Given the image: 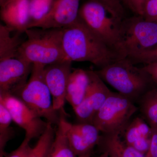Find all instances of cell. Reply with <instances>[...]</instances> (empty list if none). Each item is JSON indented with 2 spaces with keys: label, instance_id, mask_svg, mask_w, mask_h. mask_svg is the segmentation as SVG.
<instances>
[{
  "label": "cell",
  "instance_id": "obj_1",
  "mask_svg": "<svg viewBox=\"0 0 157 157\" xmlns=\"http://www.w3.org/2000/svg\"><path fill=\"white\" fill-rule=\"evenodd\" d=\"M63 29V44L67 59L88 62L101 68L122 59L87 26L78 16Z\"/></svg>",
  "mask_w": 157,
  "mask_h": 157
},
{
  "label": "cell",
  "instance_id": "obj_2",
  "mask_svg": "<svg viewBox=\"0 0 157 157\" xmlns=\"http://www.w3.org/2000/svg\"><path fill=\"white\" fill-rule=\"evenodd\" d=\"M27 39L18 57L33 64L47 66L67 59L63 44V29L34 27L25 32Z\"/></svg>",
  "mask_w": 157,
  "mask_h": 157
},
{
  "label": "cell",
  "instance_id": "obj_3",
  "mask_svg": "<svg viewBox=\"0 0 157 157\" xmlns=\"http://www.w3.org/2000/svg\"><path fill=\"white\" fill-rule=\"evenodd\" d=\"M95 71L103 81L133 102L141 98L153 82L142 67H136L127 58Z\"/></svg>",
  "mask_w": 157,
  "mask_h": 157
},
{
  "label": "cell",
  "instance_id": "obj_4",
  "mask_svg": "<svg viewBox=\"0 0 157 157\" xmlns=\"http://www.w3.org/2000/svg\"><path fill=\"white\" fill-rule=\"evenodd\" d=\"M45 66L33 64L30 78L17 93L20 98L35 113L44 118L48 123L57 125L60 113L54 109L52 97L44 76Z\"/></svg>",
  "mask_w": 157,
  "mask_h": 157
},
{
  "label": "cell",
  "instance_id": "obj_5",
  "mask_svg": "<svg viewBox=\"0 0 157 157\" xmlns=\"http://www.w3.org/2000/svg\"><path fill=\"white\" fill-rule=\"evenodd\" d=\"M79 16L93 33L122 58L121 29L122 21L102 5L88 0L80 7Z\"/></svg>",
  "mask_w": 157,
  "mask_h": 157
},
{
  "label": "cell",
  "instance_id": "obj_6",
  "mask_svg": "<svg viewBox=\"0 0 157 157\" xmlns=\"http://www.w3.org/2000/svg\"><path fill=\"white\" fill-rule=\"evenodd\" d=\"M138 108L127 97L112 92L95 115L92 124L105 135H121Z\"/></svg>",
  "mask_w": 157,
  "mask_h": 157
},
{
  "label": "cell",
  "instance_id": "obj_7",
  "mask_svg": "<svg viewBox=\"0 0 157 157\" xmlns=\"http://www.w3.org/2000/svg\"><path fill=\"white\" fill-rule=\"evenodd\" d=\"M122 55L127 58L157 45V22L136 15L124 18L121 29Z\"/></svg>",
  "mask_w": 157,
  "mask_h": 157
},
{
  "label": "cell",
  "instance_id": "obj_8",
  "mask_svg": "<svg viewBox=\"0 0 157 157\" xmlns=\"http://www.w3.org/2000/svg\"><path fill=\"white\" fill-rule=\"evenodd\" d=\"M0 103L11 114L12 121L25 131V137L29 140L39 138L45 132L48 123L42 120L20 98L14 95L0 93Z\"/></svg>",
  "mask_w": 157,
  "mask_h": 157
},
{
  "label": "cell",
  "instance_id": "obj_9",
  "mask_svg": "<svg viewBox=\"0 0 157 157\" xmlns=\"http://www.w3.org/2000/svg\"><path fill=\"white\" fill-rule=\"evenodd\" d=\"M87 72L89 82L86 94L74 111L80 123L92 124L95 115L112 92L95 71L87 70Z\"/></svg>",
  "mask_w": 157,
  "mask_h": 157
},
{
  "label": "cell",
  "instance_id": "obj_10",
  "mask_svg": "<svg viewBox=\"0 0 157 157\" xmlns=\"http://www.w3.org/2000/svg\"><path fill=\"white\" fill-rule=\"evenodd\" d=\"M33 64L20 57L0 60V93L16 95L28 81Z\"/></svg>",
  "mask_w": 157,
  "mask_h": 157
},
{
  "label": "cell",
  "instance_id": "obj_11",
  "mask_svg": "<svg viewBox=\"0 0 157 157\" xmlns=\"http://www.w3.org/2000/svg\"><path fill=\"white\" fill-rule=\"evenodd\" d=\"M72 64V62L65 60L44 68V78L51 94L54 108L59 113H66L64 106L68 80L73 70Z\"/></svg>",
  "mask_w": 157,
  "mask_h": 157
},
{
  "label": "cell",
  "instance_id": "obj_12",
  "mask_svg": "<svg viewBox=\"0 0 157 157\" xmlns=\"http://www.w3.org/2000/svg\"><path fill=\"white\" fill-rule=\"evenodd\" d=\"M80 1L56 0L48 14L34 25L33 28H63L70 25L79 16Z\"/></svg>",
  "mask_w": 157,
  "mask_h": 157
},
{
  "label": "cell",
  "instance_id": "obj_13",
  "mask_svg": "<svg viewBox=\"0 0 157 157\" xmlns=\"http://www.w3.org/2000/svg\"><path fill=\"white\" fill-rule=\"evenodd\" d=\"M99 130L92 124H71L68 132L70 146L76 156L93 151L100 139Z\"/></svg>",
  "mask_w": 157,
  "mask_h": 157
},
{
  "label": "cell",
  "instance_id": "obj_14",
  "mask_svg": "<svg viewBox=\"0 0 157 157\" xmlns=\"http://www.w3.org/2000/svg\"><path fill=\"white\" fill-rule=\"evenodd\" d=\"M29 0H9L1 6V18L5 25L14 31L25 33L29 29Z\"/></svg>",
  "mask_w": 157,
  "mask_h": 157
},
{
  "label": "cell",
  "instance_id": "obj_15",
  "mask_svg": "<svg viewBox=\"0 0 157 157\" xmlns=\"http://www.w3.org/2000/svg\"><path fill=\"white\" fill-rule=\"evenodd\" d=\"M89 82L87 70H72L67 86L66 101L74 110L81 104L86 94Z\"/></svg>",
  "mask_w": 157,
  "mask_h": 157
},
{
  "label": "cell",
  "instance_id": "obj_16",
  "mask_svg": "<svg viewBox=\"0 0 157 157\" xmlns=\"http://www.w3.org/2000/svg\"><path fill=\"white\" fill-rule=\"evenodd\" d=\"M67 113H60L59 122L48 157H77L70 146L68 132L71 123L66 118Z\"/></svg>",
  "mask_w": 157,
  "mask_h": 157
},
{
  "label": "cell",
  "instance_id": "obj_17",
  "mask_svg": "<svg viewBox=\"0 0 157 157\" xmlns=\"http://www.w3.org/2000/svg\"><path fill=\"white\" fill-rule=\"evenodd\" d=\"M14 31L8 26L0 25V60L4 59L18 57V49L23 42H21L19 35L12 36L11 33Z\"/></svg>",
  "mask_w": 157,
  "mask_h": 157
},
{
  "label": "cell",
  "instance_id": "obj_18",
  "mask_svg": "<svg viewBox=\"0 0 157 157\" xmlns=\"http://www.w3.org/2000/svg\"><path fill=\"white\" fill-rule=\"evenodd\" d=\"M105 135L102 143L104 151H108L109 154L117 157H146V155L137 151L121 140L120 134Z\"/></svg>",
  "mask_w": 157,
  "mask_h": 157
},
{
  "label": "cell",
  "instance_id": "obj_19",
  "mask_svg": "<svg viewBox=\"0 0 157 157\" xmlns=\"http://www.w3.org/2000/svg\"><path fill=\"white\" fill-rule=\"evenodd\" d=\"M140 110L151 127L157 126V87L150 89L140 98Z\"/></svg>",
  "mask_w": 157,
  "mask_h": 157
},
{
  "label": "cell",
  "instance_id": "obj_20",
  "mask_svg": "<svg viewBox=\"0 0 157 157\" xmlns=\"http://www.w3.org/2000/svg\"><path fill=\"white\" fill-rule=\"evenodd\" d=\"M56 130L53 125L48 123L45 132L39 137L35 147L31 149L28 157H48L54 140Z\"/></svg>",
  "mask_w": 157,
  "mask_h": 157
},
{
  "label": "cell",
  "instance_id": "obj_21",
  "mask_svg": "<svg viewBox=\"0 0 157 157\" xmlns=\"http://www.w3.org/2000/svg\"><path fill=\"white\" fill-rule=\"evenodd\" d=\"M12 121L9 110L0 103V156H5L6 144L13 136V129L11 127Z\"/></svg>",
  "mask_w": 157,
  "mask_h": 157
},
{
  "label": "cell",
  "instance_id": "obj_22",
  "mask_svg": "<svg viewBox=\"0 0 157 157\" xmlns=\"http://www.w3.org/2000/svg\"><path fill=\"white\" fill-rule=\"evenodd\" d=\"M56 0H29V13L30 23L29 29L41 21L48 14Z\"/></svg>",
  "mask_w": 157,
  "mask_h": 157
},
{
  "label": "cell",
  "instance_id": "obj_23",
  "mask_svg": "<svg viewBox=\"0 0 157 157\" xmlns=\"http://www.w3.org/2000/svg\"><path fill=\"white\" fill-rule=\"evenodd\" d=\"M104 6L109 13L119 19H124V9L122 0H90Z\"/></svg>",
  "mask_w": 157,
  "mask_h": 157
},
{
  "label": "cell",
  "instance_id": "obj_24",
  "mask_svg": "<svg viewBox=\"0 0 157 157\" xmlns=\"http://www.w3.org/2000/svg\"><path fill=\"white\" fill-rule=\"evenodd\" d=\"M127 58L129 59L132 63L135 65L138 64L145 65L157 62V45L150 50L128 57Z\"/></svg>",
  "mask_w": 157,
  "mask_h": 157
},
{
  "label": "cell",
  "instance_id": "obj_25",
  "mask_svg": "<svg viewBox=\"0 0 157 157\" xmlns=\"http://www.w3.org/2000/svg\"><path fill=\"white\" fill-rule=\"evenodd\" d=\"M142 16L147 20L157 22V0H146Z\"/></svg>",
  "mask_w": 157,
  "mask_h": 157
},
{
  "label": "cell",
  "instance_id": "obj_26",
  "mask_svg": "<svg viewBox=\"0 0 157 157\" xmlns=\"http://www.w3.org/2000/svg\"><path fill=\"white\" fill-rule=\"evenodd\" d=\"M30 140L25 138L21 144L15 150L13 151L9 154L5 155L6 157H28L31 149L29 145Z\"/></svg>",
  "mask_w": 157,
  "mask_h": 157
},
{
  "label": "cell",
  "instance_id": "obj_27",
  "mask_svg": "<svg viewBox=\"0 0 157 157\" xmlns=\"http://www.w3.org/2000/svg\"><path fill=\"white\" fill-rule=\"evenodd\" d=\"M146 0H122L124 5L126 6L135 15L142 16L144 6Z\"/></svg>",
  "mask_w": 157,
  "mask_h": 157
},
{
  "label": "cell",
  "instance_id": "obj_28",
  "mask_svg": "<svg viewBox=\"0 0 157 157\" xmlns=\"http://www.w3.org/2000/svg\"><path fill=\"white\" fill-rule=\"evenodd\" d=\"M151 127L152 133L150 144L146 157H157V126Z\"/></svg>",
  "mask_w": 157,
  "mask_h": 157
},
{
  "label": "cell",
  "instance_id": "obj_29",
  "mask_svg": "<svg viewBox=\"0 0 157 157\" xmlns=\"http://www.w3.org/2000/svg\"><path fill=\"white\" fill-rule=\"evenodd\" d=\"M142 67L148 73L153 82L157 84V62L144 65Z\"/></svg>",
  "mask_w": 157,
  "mask_h": 157
},
{
  "label": "cell",
  "instance_id": "obj_30",
  "mask_svg": "<svg viewBox=\"0 0 157 157\" xmlns=\"http://www.w3.org/2000/svg\"><path fill=\"white\" fill-rule=\"evenodd\" d=\"M98 157H109V153L106 151H104V152Z\"/></svg>",
  "mask_w": 157,
  "mask_h": 157
},
{
  "label": "cell",
  "instance_id": "obj_31",
  "mask_svg": "<svg viewBox=\"0 0 157 157\" xmlns=\"http://www.w3.org/2000/svg\"><path fill=\"white\" fill-rule=\"evenodd\" d=\"M92 154V151H91L90 152L88 153L87 154H86L79 156H77V157H91Z\"/></svg>",
  "mask_w": 157,
  "mask_h": 157
},
{
  "label": "cell",
  "instance_id": "obj_32",
  "mask_svg": "<svg viewBox=\"0 0 157 157\" xmlns=\"http://www.w3.org/2000/svg\"><path fill=\"white\" fill-rule=\"evenodd\" d=\"M9 0H0V6H2L3 4H5L6 2H8Z\"/></svg>",
  "mask_w": 157,
  "mask_h": 157
},
{
  "label": "cell",
  "instance_id": "obj_33",
  "mask_svg": "<svg viewBox=\"0 0 157 157\" xmlns=\"http://www.w3.org/2000/svg\"><path fill=\"white\" fill-rule=\"evenodd\" d=\"M109 157H117L113 155L109 154Z\"/></svg>",
  "mask_w": 157,
  "mask_h": 157
}]
</instances>
